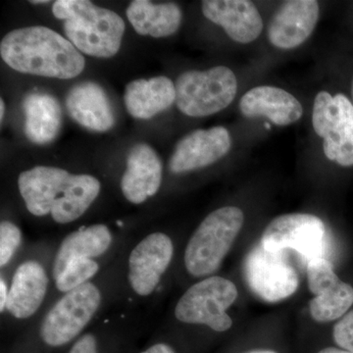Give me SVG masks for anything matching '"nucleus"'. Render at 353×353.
I'll return each instance as SVG.
<instances>
[{"instance_id": "1", "label": "nucleus", "mask_w": 353, "mask_h": 353, "mask_svg": "<svg viewBox=\"0 0 353 353\" xmlns=\"http://www.w3.org/2000/svg\"><path fill=\"white\" fill-rule=\"evenodd\" d=\"M18 189L32 215H50L55 223L65 225L87 212L99 196L101 185L92 175H74L57 167L37 166L20 174Z\"/></svg>"}, {"instance_id": "2", "label": "nucleus", "mask_w": 353, "mask_h": 353, "mask_svg": "<svg viewBox=\"0 0 353 353\" xmlns=\"http://www.w3.org/2000/svg\"><path fill=\"white\" fill-rule=\"evenodd\" d=\"M0 55L10 68L23 74L70 80L85 69V58L71 41L43 26L8 32Z\"/></svg>"}, {"instance_id": "3", "label": "nucleus", "mask_w": 353, "mask_h": 353, "mask_svg": "<svg viewBox=\"0 0 353 353\" xmlns=\"http://www.w3.org/2000/svg\"><path fill=\"white\" fill-rule=\"evenodd\" d=\"M52 13L64 21L67 39L80 52L97 58L117 54L126 29L117 13L88 0H57Z\"/></svg>"}, {"instance_id": "4", "label": "nucleus", "mask_w": 353, "mask_h": 353, "mask_svg": "<svg viewBox=\"0 0 353 353\" xmlns=\"http://www.w3.org/2000/svg\"><path fill=\"white\" fill-rule=\"evenodd\" d=\"M245 222L234 206L216 209L206 216L190 236L185 250V269L196 278L212 275L222 264Z\"/></svg>"}, {"instance_id": "5", "label": "nucleus", "mask_w": 353, "mask_h": 353, "mask_svg": "<svg viewBox=\"0 0 353 353\" xmlns=\"http://www.w3.org/2000/svg\"><path fill=\"white\" fill-rule=\"evenodd\" d=\"M176 104L190 117H205L220 112L233 102L238 90L234 72L225 66L206 71H189L175 83Z\"/></svg>"}, {"instance_id": "6", "label": "nucleus", "mask_w": 353, "mask_h": 353, "mask_svg": "<svg viewBox=\"0 0 353 353\" xmlns=\"http://www.w3.org/2000/svg\"><path fill=\"white\" fill-rule=\"evenodd\" d=\"M238 296L236 285L228 279L218 276L205 278L192 285L179 299L176 319L185 324L205 325L223 333L233 325L227 310Z\"/></svg>"}, {"instance_id": "7", "label": "nucleus", "mask_w": 353, "mask_h": 353, "mask_svg": "<svg viewBox=\"0 0 353 353\" xmlns=\"http://www.w3.org/2000/svg\"><path fill=\"white\" fill-rule=\"evenodd\" d=\"M101 301V290L92 282L66 292L44 316L39 327L41 341L51 347L68 345L90 324Z\"/></svg>"}, {"instance_id": "8", "label": "nucleus", "mask_w": 353, "mask_h": 353, "mask_svg": "<svg viewBox=\"0 0 353 353\" xmlns=\"http://www.w3.org/2000/svg\"><path fill=\"white\" fill-rule=\"evenodd\" d=\"M312 125L324 139V152L341 166L353 165V105L345 95L332 97L329 92L316 95Z\"/></svg>"}, {"instance_id": "9", "label": "nucleus", "mask_w": 353, "mask_h": 353, "mask_svg": "<svg viewBox=\"0 0 353 353\" xmlns=\"http://www.w3.org/2000/svg\"><path fill=\"white\" fill-rule=\"evenodd\" d=\"M243 273L250 290L266 303L284 301L299 288V274L285 252H271L261 243L246 255Z\"/></svg>"}, {"instance_id": "10", "label": "nucleus", "mask_w": 353, "mask_h": 353, "mask_svg": "<svg viewBox=\"0 0 353 353\" xmlns=\"http://www.w3.org/2000/svg\"><path fill=\"white\" fill-rule=\"evenodd\" d=\"M326 228L317 216L292 213L275 218L261 238V245L271 252L299 253L307 262L322 257Z\"/></svg>"}, {"instance_id": "11", "label": "nucleus", "mask_w": 353, "mask_h": 353, "mask_svg": "<svg viewBox=\"0 0 353 353\" xmlns=\"http://www.w3.org/2000/svg\"><path fill=\"white\" fill-rule=\"evenodd\" d=\"M173 255V241L168 234L157 232L139 241L128 260V282L134 294H152L170 266Z\"/></svg>"}, {"instance_id": "12", "label": "nucleus", "mask_w": 353, "mask_h": 353, "mask_svg": "<svg viewBox=\"0 0 353 353\" xmlns=\"http://www.w3.org/2000/svg\"><path fill=\"white\" fill-rule=\"evenodd\" d=\"M231 145V137L224 127L196 130L176 143L169 169L172 173L181 174L204 168L224 157Z\"/></svg>"}, {"instance_id": "13", "label": "nucleus", "mask_w": 353, "mask_h": 353, "mask_svg": "<svg viewBox=\"0 0 353 353\" xmlns=\"http://www.w3.org/2000/svg\"><path fill=\"white\" fill-rule=\"evenodd\" d=\"M318 19L319 4L315 0L285 1L269 24V41L282 50L297 48L311 36Z\"/></svg>"}, {"instance_id": "14", "label": "nucleus", "mask_w": 353, "mask_h": 353, "mask_svg": "<svg viewBox=\"0 0 353 353\" xmlns=\"http://www.w3.org/2000/svg\"><path fill=\"white\" fill-rule=\"evenodd\" d=\"M162 172L161 160L152 146L146 143L132 146L121 179L123 196L132 204L143 203L161 187Z\"/></svg>"}, {"instance_id": "15", "label": "nucleus", "mask_w": 353, "mask_h": 353, "mask_svg": "<svg viewBox=\"0 0 353 353\" xmlns=\"http://www.w3.org/2000/svg\"><path fill=\"white\" fill-rule=\"evenodd\" d=\"M201 8L209 21L221 26L236 43H252L263 30L256 6L248 0H204Z\"/></svg>"}, {"instance_id": "16", "label": "nucleus", "mask_w": 353, "mask_h": 353, "mask_svg": "<svg viewBox=\"0 0 353 353\" xmlns=\"http://www.w3.org/2000/svg\"><path fill=\"white\" fill-rule=\"evenodd\" d=\"M50 278L43 265L37 260H27L17 267L9 288L6 310L15 319L32 317L46 299Z\"/></svg>"}, {"instance_id": "17", "label": "nucleus", "mask_w": 353, "mask_h": 353, "mask_svg": "<svg viewBox=\"0 0 353 353\" xmlns=\"http://www.w3.org/2000/svg\"><path fill=\"white\" fill-rule=\"evenodd\" d=\"M65 103L72 119L90 131H109L115 124L112 105L99 83H77L67 94Z\"/></svg>"}, {"instance_id": "18", "label": "nucleus", "mask_w": 353, "mask_h": 353, "mask_svg": "<svg viewBox=\"0 0 353 353\" xmlns=\"http://www.w3.org/2000/svg\"><path fill=\"white\" fill-rule=\"evenodd\" d=\"M241 113L248 118L266 117L277 126H288L301 119L303 105L283 88L260 85L248 90L240 102Z\"/></svg>"}, {"instance_id": "19", "label": "nucleus", "mask_w": 353, "mask_h": 353, "mask_svg": "<svg viewBox=\"0 0 353 353\" xmlns=\"http://www.w3.org/2000/svg\"><path fill=\"white\" fill-rule=\"evenodd\" d=\"M124 102L132 117L150 119L176 102L175 83L165 76L132 81L125 88Z\"/></svg>"}, {"instance_id": "20", "label": "nucleus", "mask_w": 353, "mask_h": 353, "mask_svg": "<svg viewBox=\"0 0 353 353\" xmlns=\"http://www.w3.org/2000/svg\"><path fill=\"white\" fill-rule=\"evenodd\" d=\"M112 243V233L103 224L81 228L67 234L55 253L52 265L53 280L63 272L72 259L83 257L97 260L108 252Z\"/></svg>"}, {"instance_id": "21", "label": "nucleus", "mask_w": 353, "mask_h": 353, "mask_svg": "<svg viewBox=\"0 0 353 353\" xmlns=\"http://www.w3.org/2000/svg\"><path fill=\"white\" fill-rule=\"evenodd\" d=\"M25 134L32 143L46 145L57 138L62 122L59 102L46 92H31L23 101Z\"/></svg>"}, {"instance_id": "22", "label": "nucleus", "mask_w": 353, "mask_h": 353, "mask_svg": "<svg viewBox=\"0 0 353 353\" xmlns=\"http://www.w3.org/2000/svg\"><path fill=\"white\" fill-rule=\"evenodd\" d=\"M127 17L139 36L159 39L178 31L183 14L175 3L154 4L148 0H134L128 6Z\"/></svg>"}, {"instance_id": "23", "label": "nucleus", "mask_w": 353, "mask_h": 353, "mask_svg": "<svg viewBox=\"0 0 353 353\" xmlns=\"http://www.w3.org/2000/svg\"><path fill=\"white\" fill-rule=\"evenodd\" d=\"M352 304L353 288L340 280L310 301V314L316 322H332L343 317Z\"/></svg>"}, {"instance_id": "24", "label": "nucleus", "mask_w": 353, "mask_h": 353, "mask_svg": "<svg viewBox=\"0 0 353 353\" xmlns=\"http://www.w3.org/2000/svg\"><path fill=\"white\" fill-rule=\"evenodd\" d=\"M99 268L101 266L95 259L83 257L72 259L66 265L63 272L55 279V285L60 292L66 294L90 282L99 273Z\"/></svg>"}, {"instance_id": "25", "label": "nucleus", "mask_w": 353, "mask_h": 353, "mask_svg": "<svg viewBox=\"0 0 353 353\" xmlns=\"http://www.w3.org/2000/svg\"><path fill=\"white\" fill-rule=\"evenodd\" d=\"M22 243L20 228L10 221L0 223V266L4 268L12 260Z\"/></svg>"}, {"instance_id": "26", "label": "nucleus", "mask_w": 353, "mask_h": 353, "mask_svg": "<svg viewBox=\"0 0 353 353\" xmlns=\"http://www.w3.org/2000/svg\"><path fill=\"white\" fill-rule=\"evenodd\" d=\"M334 340L343 350L353 353V310L336 323L334 328Z\"/></svg>"}, {"instance_id": "27", "label": "nucleus", "mask_w": 353, "mask_h": 353, "mask_svg": "<svg viewBox=\"0 0 353 353\" xmlns=\"http://www.w3.org/2000/svg\"><path fill=\"white\" fill-rule=\"evenodd\" d=\"M69 353H99L97 336L90 333L83 334L72 345Z\"/></svg>"}, {"instance_id": "28", "label": "nucleus", "mask_w": 353, "mask_h": 353, "mask_svg": "<svg viewBox=\"0 0 353 353\" xmlns=\"http://www.w3.org/2000/svg\"><path fill=\"white\" fill-rule=\"evenodd\" d=\"M141 353H176L175 350L167 343H155Z\"/></svg>"}, {"instance_id": "29", "label": "nucleus", "mask_w": 353, "mask_h": 353, "mask_svg": "<svg viewBox=\"0 0 353 353\" xmlns=\"http://www.w3.org/2000/svg\"><path fill=\"white\" fill-rule=\"evenodd\" d=\"M9 289L7 288L3 278L0 280V311L3 313L6 310L7 301H8Z\"/></svg>"}, {"instance_id": "30", "label": "nucleus", "mask_w": 353, "mask_h": 353, "mask_svg": "<svg viewBox=\"0 0 353 353\" xmlns=\"http://www.w3.org/2000/svg\"><path fill=\"white\" fill-rule=\"evenodd\" d=\"M318 353H352V352H347V350H339V348H336V347H328V348H325V350H322L321 352H319Z\"/></svg>"}, {"instance_id": "31", "label": "nucleus", "mask_w": 353, "mask_h": 353, "mask_svg": "<svg viewBox=\"0 0 353 353\" xmlns=\"http://www.w3.org/2000/svg\"><path fill=\"white\" fill-rule=\"evenodd\" d=\"M0 118H1V121L3 120L4 114H6V104H4L3 99L0 101Z\"/></svg>"}, {"instance_id": "32", "label": "nucleus", "mask_w": 353, "mask_h": 353, "mask_svg": "<svg viewBox=\"0 0 353 353\" xmlns=\"http://www.w3.org/2000/svg\"><path fill=\"white\" fill-rule=\"evenodd\" d=\"M248 353H277V352H271V350H255V352H248Z\"/></svg>"}, {"instance_id": "33", "label": "nucleus", "mask_w": 353, "mask_h": 353, "mask_svg": "<svg viewBox=\"0 0 353 353\" xmlns=\"http://www.w3.org/2000/svg\"><path fill=\"white\" fill-rule=\"evenodd\" d=\"M31 2V3L32 4H46V3H48V2L50 1H43V0H39V1H36V0H34V1H30Z\"/></svg>"}, {"instance_id": "34", "label": "nucleus", "mask_w": 353, "mask_h": 353, "mask_svg": "<svg viewBox=\"0 0 353 353\" xmlns=\"http://www.w3.org/2000/svg\"><path fill=\"white\" fill-rule=\"evenodd\" d=\"M352 105H353V80H352Z\"/></svg>"}, {"instance_id": "35", "label": "nucleus", "mask_w": 353, "mask_h": 353, "mask_svg": "<svg viewBox=\"0 0 353 353\" xmlns=\"http://www.w3.org/2000/svg\"><path fill=\"white\" fill-rule=\"evenodd\" d=\"M265 127H266L267 129H268V130L270 129V125H269V124H265Z\"/></svg>"}]
</instances>
